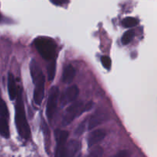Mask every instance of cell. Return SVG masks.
<instances>
[{
    "label": "cell",
    "mask_w": 157,
    "mask_h": 157,
    "mask_svg": "<svg viewBox=\"0 0 157 157\" xmlns=\"http://www.w3.org/2000/svg\"><path fill=\"white\" fill-rule=\"evenodd\" d=\"M109 118L108 113L104 110H98L90 117L87 124V129L92 130L95 127L102 124L104 121H107Z\"/></svg>",
    "instance_id": "ba28073f"
},
{
    "label": "cell",
    "mask_w": 157,
    "mask_h": 157,
    "mask_svg": "<svg viewBox=\"0 0 157 157\" xmlns=\"http://www.w3.org/2000/svg\"><path fill=\"white\" fill-rule=\"evenodd\" d=\"M101 64L104 66V68H106L107 70H110L111 67V60L109 57L103 56L101 58Z\"/></svg>",
    "instance_id": "d6986e66"
},
{
    "label": "cell",
    "mask_w": 157,
    "mask_h": 157,
    "mask_svg": "<svg viewBox=\"0 0 157 157\" xmlns=\"http://www.w3.org/2000/svg\"><path fill=\"white\" fill-rule=\"evenodd\" d=\"M134 32L133 30H128L123 35L122 38H121V41H122L123 44L126 45L128 44L134 38Z\"/></svg>",
    "instance_id": "2e32d148"
},
{
    "label": "cell",
    "mask_w": 157,
    "mask_h": 157,
    "mask_svg": "<svg viewBox=\"0 0 157 157\" xmlns=\"http://www.w3.org/2000/svg\"><path fill=\"white\" fill-rule=\"evenodd\" d=\"M79 94V89L76 85L67 87L61 97V104L62 106H67L74 102Z\"/></svg>",
    "instance_id": "52a82bcc"
},
{
    "label": "cell",
    "mask_w": 157,
    "mask_h": 157,
    "mask_svg": "<svg viewBox=\"0 0 157 157\" xmlns=\"http://www.w3.org/2000/svg\"><path fill=\"white\" fill-rule=\"evenodd\" d=\"M86 122H87V120H86V121L84 120V121H83V122L81 123L79 126H78V128L76 129V130H75V134H76L77 136H81V135L82 134L84 131H85Z\"/></svg>",
    "instance_id": "ffe728a7"
},
{
    "label": "cell",
    "mask_w": 157,
    "mask_h": 157,
    "mask_svg": "<svg viewBox=\"0 0 157 157\" xmlns=\"http://www.w3.org/2000/svg\"><path fill=\"white\" fill-rule=\"evenodd\" d=\"M53 4L57 5V6H61V5L64 4L67 2V0H50Z\"/></svg>",
    "instance_id": "7402d4cb"
},
{
    "label": "cell",
    "mask_w": 157,
    "mask_h": 157,
    "mask_svg": "<svg viewBox=\"0 0 157 157\" xmlns=\"http://www.w3.org/2000/svg\"><path fill=\"white\" fill-rule=\"evenodd\" d=\"M106 132L104 130H96L91 132L87 138V144L89 147H92L100 144L105 138Z\"/></svg>",
    "instance_id": "30bf717a"
},
{
    "label": "cell",
    "mask_w": 157,
    "mask_h": 157,
    "mask_svg": "<svg viewBox=\"0 0 157 157\" xmlns=\"http://www.w3.org/2000/svg\"><path fill=\"white\" fill-rule=\"evenodd\" d=\"M8 92H9V98L12 101L15 100L18 96V91L17 89L15 78L11 73L8 75Z\"/></svg>",
    "instance_id": "8fae6325"
},
{
    "label": "cell",
    "mask_w": 157,
    "mask_h": 157,
    "mask_svg": "<svg viewBox=\"0 0 157 157\" xmlns=\"http://www.w3.org/2000/svg\"><path fill=\"white\" fill-rule=\"evenodd\" d=\"M59 93L60 90L58 87H52L49 91L47 105H46V115L49 121L52 119L55 111H56Z\"/></svg>",
    "instance_id": "5b68a950"
},
{
    "label": "cell",
    "mask_w": 157,
    "mask_h": 157,
    "mask_svg": "<svg viewBox=\"0 0 157 157\" xmlns=\"http://www.w3.org/2000/svg\"><path fill=\"white\" fill-rule=\"evenodd\" d=\"M81 150V143L78 140H71L66 144L60 153L59 157H75Z\"/></svg>",
    "instance_id": "8992f818"
},
{
    "label": "cell",
    "mask_w": 157,
    "mask_h": 157,
    "mask_svg": "<svg viewBox=\"0 0 157 157\" xmlns=\"http://www.w3.org/2000/svg\"><path fill=\"white\" fill-rule=\"evenodd\" d=\"M113 157H129L128 152L127 150H121V151L118 152Z\"/></svg>",
    "instance_id": "44dd1931"
},
{
    "label": "cell",
    "mask_w": 157,
    "mask_h": 157,
    "mask_svg": "<svg viewBox=\"0 0 157 157\" xmlns=\"http://www.w3.org/2000/svg\"><path fill=\"white\" fill-rule=\"evenodd\" d=\"M69 133L66 130H57L55 131V139H56V150L55 157H59L60 153L67 144Z\"/></svg>",
    "instance_id": "9c48e42d"
},
{
    "label": "cell",
    "mask_w": 157,
    "mask_h": 157,
    "mask_svg": "<svg viewBox=\"0 0 157 157\" xmlns=\"http://www.w3.org/2000/svg\"><path fill=\"white\" fill-rule=\"evenodd\" d=\"M76 75V71L75 68L71 64L66 66L63 71L62 74V81L65 84H70L74 81Z\"/></svg>",
    "instance_id": "7c38bea8"
},
{
    "label": "cell",
    "mask_w": 157,
    "mask_h": 157,
    "mask_svg": "<svg viewBox=\"0 0 157 157\" xmlns=\"http://www.w3.org/2000/svg\"><path fill=\"white\" fill-rule=\"evenodd\" d=\"M30 72L32 81L35 84L33 95L34 101L37 105H40L44 99L45 79L39 65L34 59L31 61Z\"/></svg>",
    "instance_id": "7a4b0ae2"
},
{
    "label": "cell",
    "mask_w": 157,
    "mask_h": 157,
    "mask_svg": "<svg viewBox=\"0 0 157 157\" xmlns=\"http://www.w3.org/2000/svg\"><path fill=\"white\" fill-rule=\"evenodd\" d=\"M55 72H56V62H55V61H52V62L48 65L47 67V73L48 81H53L55 76Z\"/></svg>",
    "instance_id": "5bb4252c"
},
{
    "label": "cell",
    "mask_w": 157,
    "mask_h": 157,
    "mask_svg": "<svg viewBox=\"0 0 157 157\" xmlns=\"http://www.w3.org/2000/svg\"><path fill=\"white\" fill-rule=\"evenodd\" d=\"M0 135L5 138H9L10 136L7 120L2 117H0Z\"/></svg>",
    "instance_id": "4fadbf2b"
},
{
    "label": "cell",
    "mask_w": 157,
    "mask_h": 157,
    "mask_svg": "<svg viewBox=\"0 0 157 157\" xmlns=\"http://www.w3.org/2000/svg\"><path fill=\"white\" fill-rule=\"evenodd\" d=\"M15 121L17 131H18L19 136L23 139H29L31 136V130L27 118H26L24 104H23L22 98H21V93L20 91H18L16 104H15Z\"/></svg>",
    "instance_id": "6da1fadb"
},
{
    "label": "cell",
    "mask_w": 157,
    "mask_h": 157,
    "mask_svg": "<svg viewBox=\"0 0 157 157\" xmlns=\"http://www.w3.org/2000/svg\"><path fill=\"white\" fill-rule=\"evenodd\" d=\"M37 51L44 60L50 61L55 56L56 44L52 39L46 37H39L35 41Z\"/></svg>",
    "instance_id": "277c9868"
},
{
    "label": "cell",
    "mask_w": 157,
    "mask_h": 157,
    "mask_svg": "<svg viewBox=\"0 0 157 157\" xmlns=\"http://www.w3.org/2000/svg\"><path fill=\"white\" fill-rule=\"evenodd\" d=\"M93 106L94 104L91 101L86 104L82 101H77L74 104H71L67 107L63 117L62 125L64 127L70 125L78 117L91 110L93 108Z\"/></svg>",
    "instance_id": "3957f363"
},
{
    "label": "cell",
    "mask_w": 157,
    "mask_h": 157,
    "mask_svg": "<svg viewBox=\"0 0 157 157\" xmlns=\"http://www.w3.org/2000/svg\"><path fill=\"white\" fill-rule=\"evenodd\" d=\"M9 110L6 102L0 98V117L7 120L9 118Z\"/></svg>",
    "instance_id": "e0dca14e"
},
{
    "label": "cell",
    "mask_w": 157,
    "mask_h": 157,
    "mask_svg": "<svg viewBox=\"0 0 157 157\" xmlns=\"http://www.w3.org/2000/svg\"><path fill=\"white\" fill-rule=\"evenodd\" d=\"M138 24V20L133 17H127L122 21V25L124 28L130 29L136 26Z\"/></svg>",
    "instance_id": "9a60e30c"
},
{
    "label": "cell",
    "mask_w": 157,
    "mask_h": 157,
    "mask_svg": "<svg viewBox=\"0 0 157 157\" xmlns=\"http://www.w3.org/2000/svg\"><path fill=\"white\" fill-rule=\"evenodd\" d=\"M104 153V150L101 147H95L90 152L87 157H101Z\"/></svg>",
    "instance_id": "ac0fdd59"
}]
</instances>
